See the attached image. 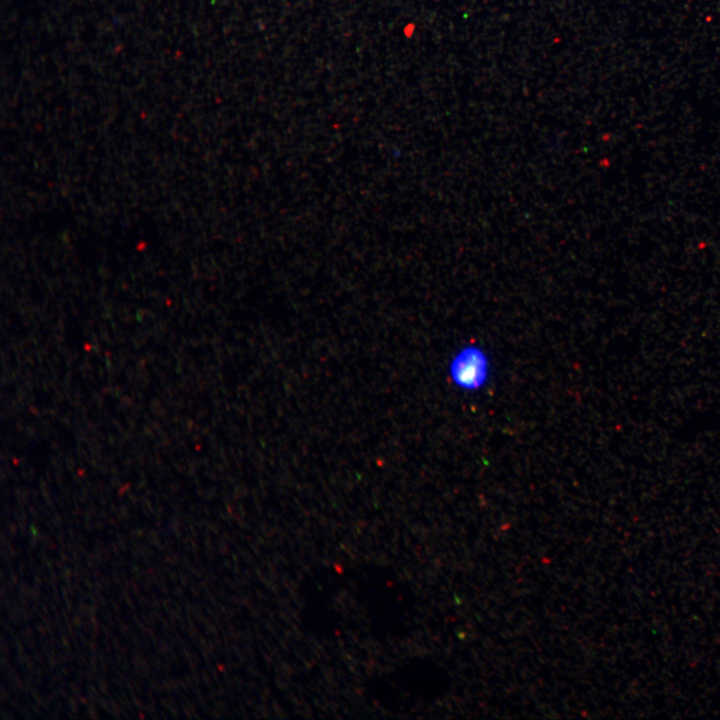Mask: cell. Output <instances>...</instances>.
I'll return each instance as SVG.
<instances>
[{
	"instance_id": "cell-1",
	"label": "cell",
	"mask_w": 720,
	"mask_h": 720,
	"mask_svg": "<svg viewBox=\"0 0 720 720\" xmlns=\"http://www.w3.org/2000/svg\"><path fill=\"white\" fill-rule=\"evenodd\" d=\"M491 365L487 353L478 345L469 344L459 349L448 365L452 383L464 391L482 389L490 378Z\"/></svg>"
}]
</instances>
